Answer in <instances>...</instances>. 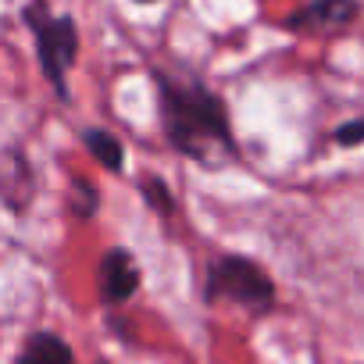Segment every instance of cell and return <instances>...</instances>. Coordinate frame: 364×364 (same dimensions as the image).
Here are the masks:
<instances>
[{
  "instance_id": "cell-8",
  "label": "cell",
  "mask_w": 364,
  "mask_h": 364,
  "mask_svg": "<svg viewBox=\"0 0 364 364\" xmlns=\"http://www.w3.org/2000/svg\"><path fill=\"white\" fill-rule=\"evenodd\" d=\"M82 143H86V150L93 154V161L104 171H111V175L125 171V143L114 132H107V129H82Z\"/></svg>"
},
{
  "instance_id": "cell-9",
  "label": "cell",
  "mask_w": 364,
  "mask_h": 364,
  "mask_svg": "<svg viewBox=\"0 0 364 364\" xmlns=\"http://www.w3.org/2000/svg\"><path fill=\"white\" fill-rule=\"evenodd\" d=\"M68 208L79 222H90L97 211H100V190L93 186L90 178L82 175H72V186H68Z\"/></svg>"
},
{
  "instance_id": "cell-10",
  "label": "cell",
  "mask_w": 364,
  "mask_h": 364,
  "mask_svg": "<svg viewBox=\"0 0 364 364\" xmlns=\"http://www.w3.org/2000/svg\"><path fill=\"white\" fill-rule=\"evenodd\" d=\"M139 193H143L146 208H150V211H157L161 218H168V215L175 211V197H171V186H168V182H164L161 175L146 171V175L139 178Z\"/></svg>"
},
{
  "instance_id": "cell-13",
  "label": "cell",
  "mask_w": 364,
  "mask_h": 364,
  "mask_svg": "<svg viewBox=\"0 0 364 364\" xmlns=\"http://www.w3.org/2000/svg\"><path fill=\"white\" fill-rule=\"evenodd\" d=\"M100 364H104V360H100Z\"/></svg>"
},
{
  "instance_id": "cell-4",
  "label": "cell",
  "mask_w": 364,
  "mask_h": 364,
  "mask_svg": "<svg viewBox=\"0 0 364 364\" xmlns=\"http://www.w3.org/2000/svg\"><path fill=\"white\" fill-rule=\"evenodd\" d=\"M36 200V168L22 146L0 150V204L11 215H26Z\"/></svg>"
},
{
  "instance_id": "cell-6",
  "label": "cell",
  "mask_w": 364,
  "mask_h": 364,
  "mask_svg": "<svg viewBox=\"0 0 364 364\" xmlns=\"http://www.w3.org/2000/svg\"><path fill=\"white\" fill-rule=\"evenodd\" d=\"M357 18V0H311L286 18L289 33H339Z\"/></svg>"
},
{
  "instance_id": "cell-5",
  "label": "cell",
  "mask_w": 364,
  "mask_h": 364,
  "mask_svg": "<svg viewBox=\"0 0 364 364\" xmlns=\"http://www.w3.org/2000/svg\"><path fill=\"white\" fill-rule=\"evenodd\" d=\"M139 279H143V275H139V264H136V257H132L125 247H111V250L100 257L97 282H100L104 304L118 307V304L132 300L136 289H139Z\"/></svg>"
},
{
  "instance_id": "cell-11",
  "label": "cell",
  "mask_w": 364,
  "mask_h": 364,
  "mask_svg": "<svg viewBox=\"0 0 364 364\" xmlns=\"http://www.w3.org/2000/svg\"><path fill=\"white\" fill-rule=\"evenodd\" d=\"M332 143H336V146H360V143H364V118H353V122L339 125V129L332 132Z\"/></svg>"
},
{
  "instance_id": "cell-1",
  "label": "cell",
  "mask_w": 364,
  "mask_h": 364,
  "mask_svg": "<svg viewBox=\"0 0 364 364\" xmlns=\"http://www.w3.org/2000/svg\"><path fill=\"white\" fill-rule=\"evenodd\" d=\"M150 75L157 86V114H161L164 139L178 157H186L208 171L240 161L229 107L215 90H208L200 79L164 72V68H154Z\"/></svg>"
},
{
  "instance_id": "cell-2",
  "label": "cell",
  "mask_w": 364,
  "mask_h": 364,
  "mask_svg": "<svg viewBox=\"0 0 364 364\" xmlns=\"http://www.w3.org/2000/svg\"><path fill=\"white\" fill-rule=\"evenodd\" d=\"M22 22L33 33L40 72L47 75L58 100H68V72L79 61V26L72 15H54L43 0H29L22 8Z\"/></svg>"
},
{
  "instance_id": "cell-12",
  "label": "cell",
  "mask_w": 364,
  "mask_h": 364,
  "mask_svg": "<svg viewBox=\"0 0 364 364\" xmlns=\"http://www.w3.org/2000/svg\"><path fill=\"white\" fill-rule=\"evenodd\" d=\"M132 4H157V0H132Z\"/></svg>"
},
{
  "instance_id": "cell-3",
  "label": "cell",
  "mask_w": 364,
  "mask_h": 364,
  "mask_svg": "<svg viewBox=\"0 0 364 364\" xmlns=\"http://www.w3.org/2000/svg\"><path fill=\"white\" fill-rule=\"evenodd\" d=\"M204 300L208 304H236L250 314H268L275 307V282L272 275L243 257V254H222L211 261L204 279Z\"/></svg>"
},
{
  "instance_id": "cell-7",
  "label": "cell",
  "mask_w": 364,
  "mask_h": 364,
  "mask_svg": "<svg viewBox=\"0 0 364 364\" xmlns=\"http://www.w3.org/2000/svg\"><path fill=\"white\" fill-rule=\"evenodd\" d=\"M15 364H75V353L58 332H33L22 343Z\"/></svg>"
}]
</instances>
